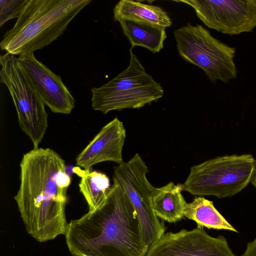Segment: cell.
<instances>
[{"label": "cell", "mask_w": 256, "mask_h": 256, "mask_svg": "<svg viewBox=\"0 0 256 256\" xmlns=\"http://www.w3.org/2000/svg\"><path fill=\"white\" fill-rule=\"evenodd\" d=\"M20 186L14 199L28 233L46 242L66 235L65 208L71 182L64 160L50 148H33L20 163Z\"/></svg>", "instance_id": "6da1fadb"}, {"label": "cell", "mask_w": 256, "mask_h": 256, "mask_svg": "<svg viewBox=\"0 0 256 256\" xmlns=\"http://www.w3.org/2000/svg\"><path fill=\"white\" fill-rule=\"evenodd\" d=\"M105 202L68 224L67 246L73 256H144L136 212L120 184L113 180Z\"/></svg>", "instance_id": "7a4b0ae2"}, {"label": "cell", "mask_w": 256, "mask_h": 256, "mask_svg": "<svg viewBox=\"0 0 256 256\" xmlns=\"http://www.w3.org/2000/svg\"><path fill=\"white\" fill-rule=\"evenodd\" d=\"M91 0H28L13 26L4 35L2 50L15 56L34 53L61 36Z\"/></svg>", "instance_id": "3957f363"}, {"label": "cell", "mask_w": 256, "mask_h": 256, "mask_svg": "<svg viewBox=\"0 0 256 256\" xmlns=\"http://www.w3.org/2000/svg\"><path fill=\"white\" fill-rule=\"evenodd\" d=\"M128 67L107 83L91 88L92 106L104 114L114 110L140 108L157 102L164 94L156 82L130 49Z\"/></svg>", "instance_id": "277c9868"}, {"label": "cell", "mask_w": 256, "mask_h": 256, "mask_svg": "<svg viewBox=\"0 0 256 256\" xmlns=\"http://www.w3.org/2000/svg\"><path fill=\"white\" fill-rule=\"evenodd\" d=\"M255 160L250 154L226 155L190 168L183 190L198 196L230 197L251 182Z\"/></svg>", "instance_id": "5b68a950"}, {"label": "cell", "mask_w": 256, "mask_h": 256, "mask_svg": "<svg viewBox=\"0 0 256 256\" xmlns=\"http://www.w3.org/2000/svg\"><path fill=\"white\" fill-rule=\"evenodd\" d=\"M174 34L180 56L202 69L211 81L228 82L236 78V48L214 38L202 26L188 22Z\"/></svg>", "instance_id": "8992f818"}, {"label": "cell", "mask_w": 256, "mask_h": 256, "mask_svg": "<svg viewBox=\"0 0 256 256\" xmlns=\"http://www.w3.org/2000/svg\"><path fill=\"white\" fill-rule=\"evenodd\" d=\"M0 81L11 96L22 130L38 148L48 126L44 104L22 69L15 55L6 52L0 56Z\"/></svg>", "instance_id": "52a82bcc"}, {"label": "cell", "mask_w": 256, "mask_h": 256, "mask_svg": "<svg viewBox=\"0 0 256 256\" xmlns=\"http://www.w3.org/2000/svg\"><path fill=\"white\" fill-rule=\"evenodd\" d=\"M148 172L146 162L136 154L127 162L115 166L113 175V180L120 184L136 212L144 242L148 247L160 238L166 230L164 222L152 208L156 188L146 178Z\"/></svg>", "instance_id": "ba28073f"}, {"label": "cell", "mask_w": 256, "mask_h": 256, "mask_svg": "<svg viewBox=\"0 0 256 256\" xmlns=\"http://www.w3.org/2000/svg\"><path fill=\"white\" fill-rule=\"evenodd\" d=\"M191 6L208 28L230 35L256 27V0H181Z\"/></svg>", "instance_id": "9c48e42d"}, {"label": "cell", "mask_w": 256, "mask_h": 256, "mask_svg": "<svg viewBox=\"0 0 256 256\" xmlns=\"http://www.w3.org/2000/svg\"><path fill=\"white\" fill-rule=\"evenodd\" d=\"M18 59L44 105L54 113L70 114L76 100L60 76L38 60L34 53L19 56Z\"/></svg>", "instance_id": "30bf717a"}, {"label": "cell", "mask_w": 256, "mask_h": 256, "mask_svg": "<svg viewBox=\"0 0 256 256\" xmlns=\"http://www.w3.org/2000/svg\"><path fill=\"white\" fill-rule=\"evenodd\" d=\"M126 138L123 122L117 117L102 128L78 155V166L91 170L96 164L112 162H124L122 150Z\"/></svg>", "instance_id": "8fae6325"}, {"label": "cell", "mask_w": 256, "mask_h": 256, "mask_svg": "<svg viewBox=\"0 0 256 256\" xmlns=\"http://www.w3.org/2000/svg\"><path fill=\"white\" fill-rule=\"evenodd\" d=\"M183 184L173 182L156 188L152 205L156 215L168 222H176L184 218L186 202L182 194Z\"/></svg>", "instance_id": "7c38bea8"}, {"label": "cell", "mask_w": 256, "mask_h": 256, "mask_svg": "<svg viewBox=\"0 0 256 256\" xmlns=\"http://www.w3.org/2000/svg\"><path fill=\"white\" fill-rule=\"evenodd\" d=\"M113 12L114 18L118 22L128 20L165 28L172 24L168 14L160 7L139 1L121 0L116 4Z\"/></svg>", "instance_id": "4fadbf2b"}, {"label": "cell", "mask_w": 256, "mask_h": 256, "mask_svg": "<svg viewBox=\"0 0 256 256\" xmlns=\"http://www.w3.org/2000/svg\"><path fill=\"white\" fill-rule=\"evenodd\" d=\"M119 22L132 48L140 46L156 53L164 48V42L167 38L165 28L128 20H122Z\"/></svg>", "instance_id": "5bb4252c"}, {"label": "cell", "mask_w": 256, "mask_h": 256, "mask_svg": "<svg viewBox=\"0 0 256 256\" xmlns=\"http://www.w3.org/2000/svg\"><path fill=\"white\" fill-rule=\"evenodd\" d=\"M184 216L194 221L198 226L238 232L215 208L212 201L202 196L186 203Z\"/></svg>", "instance_id": "9a60e30c"}, {"label": "cell", "mask_w": 256, "mask_h": 256, "mask_svg": "<svg viewBox=\"0 0 256 256\" xmlns=\"http://www.w3.org/2000/svg\"><path fill=\"white\" fill-rule=\"evenodd\" d=\"M76 170L81 177L78 184L80 190L85 198L89 212L100 207L106 201L111 188L110 179L104 174L96 170Z\"/></svg>", "instance_id": "2e32d148"}, {"label": "cell", "mask_w": 256, "mask_h": 256, "mask_svg": "<svg viewBox=\"0 0 256 256\" xmlns=\"http://www.w3.org/2000/svg\"><path fill=\"white\" fill-rule=\"evenodd\" d=\"M173 256H237L226 238L220 236L200 240L180 249Z\"/></svg>", "instance_id": "e0dca14e"}, {"label": "cell", "mask_w": 256, "mask_h": 256, "mask_svg": "<svg viewBox=\"0 0 256 256\" xmlns=\"http://www.w3.org/2000/svg\"><path fill=\"white\" fill-rule=\"evenodd\" d=\"M28 0H0V27L8 20L17 18L21 14Z\"/></svg>", "instance_id": "ac0fdd59"}, {"label": "cell", "mask_w": 256, "mask_h": 256, "mask_svg": "<svg viewBox=\"0 0 256 256\" xmlns=\"http://www.w3.org/2000/svg\"><path fill=\"white\" fill-rule=\"evenodd\" d=\"M241 256H256V236L247 244L246 248Z\"/></svg>", "instance_id": "d6986e66"}, {"label": "cell", "mask_w": 256, "mask_h": 256, "mask_svg": "<svg viewBox=\"0 0 256 256\" xmlns=\"http://www.w3.org/2000/svg\"><path fill=\"white\" fill-rule=\"evenodd\" d=\"M251 182L256 188V160H255L254 170Z\"/></svg>", "instance_id": "ffe728a7"}]
</instances>
